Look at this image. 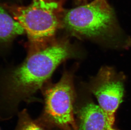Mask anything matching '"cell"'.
Here are the masks:
<instances>
[{
    "label": "cell",
    "instance_id": "cell-1",
    "mask_svg": "<svg viewBox=\"0 0 131 130\" xmlns=\"http://www.w3.org/2000/svg\"><path fill=\"white\" fill-rule=\"evenodd\" d=\"M77 55L66 39L53 41L44 47L29 50L24 63L10 71L3 82V98L10 109L30 100L49 79L59 64Z\"/></svg>",
    "mask_w": 131,
    "mask_h": 130
},
{
    "label": "cell",
    "instance_id": "cell-2",
    "mask_svg": "<svg viewBox=\"0 0 131 130\" xmlns=\"http://www.w3.org/2000/svg\"><path fill=\"white\" fill-rule=\"evenodd\" d=\"M61 28L71 36L115 49L128 48L131 41L125 36L115 12L107 0H93L64 10Z\"/></svg>",
    "mask_w": 131,
    "mask_h": 130
},
{
    "label": "cell",
    "instance_id": "cell-3",
    "mask_svg": "<svg viewBox=\"0 0 131 130\" xmlns=\"http://www.w3.org/2000/svg\"><path fill=\"white\" fill-rule=\"evenodd\" d=\"M4 5L26 32L29 50L44 47L54 40L65 10L60 1L32 0L27 6Z\"/></svg>",
    "mask_w": 131,
    "mask_h": 130
},
{
    "label": "cell",
    "instance_id": "cell-4",
    "mask_svg": "<svg viewBox=\"0 0 131 130\" xmlns=\"http://www.w3.org/2000/svg\"><path fill=\"white\" fill-rule=\"evenodd\" d=\"M44 95V109L38 121L47 128L77 130L74 118L75 95L72 74L65 72L58 82L46 87Z\"/></svg>",
    "mask_w": 131,
    "mask_h": 130
},
{
    "label": "cell",
    "instance_id": "cell-5",
    "mask_svg": "<svg viewBox=\"0 0 131 130\" xmlns=\"http://www.w3.org/2000/svg\"><path fill=\"white\" fill-rule=\"evenodd\" d=\"M125 79L122 73L110 66H103L91 79L88 86L113 125L115 113L124 97Z\"/></svg>",
    "mask_w": 131,
    "mask_h": 130
},
{
    "label": "cell",
    "instance_id": "cell-6",
    "mask_svg": "<svg viewBox=\"0 0 131 130\" xmlns=\"http://www.w3.org/2000/svg\"><path fill=\"white\" fill-rule=\"evenodd\" d=\"M77 130H116L99 105L93 102L83 104L77 112Z\"/></svg>",
    "mask_w": 131,
    "mask_h": 130
},
{
    "label": "cell",
    "instance_id": "cell-7",
    "mask_svg": "<svg viewBox=\"0 0 131 130\" xmlns=\"http://www.w3.org/2000/svg\"><path fill=\"white\" fill-rule=\"evenodd\" d=\"M25 32L20 24L0 4V43L10 42L16 36Z\"/></svg>",
    "mask_w": 131,
    "mask_h": 130
},
{
    "label": "cell",
    "instance_id": "cell-8",
    "mask_svg": "<svg viewBox=\"0 0 131 130\" xmlns=\"http://www.w3.org/2000/svg\"><path fill=\"white\" fill-rule=\"evenodd\" d=\"M15 130H49L38 120L31 118L26 110L19 114L18 120Z\"/></svg>",
    "mask_w": 131,
    "mask_h": 130
},
{
    "label": "cell",
    "instance_id": "cell-9",
    "mask_svg": "<svg viewBox=\"0 0 131 130\" xmlns=\"http://www.w3.org/2000/svg\"><path fill=\"white\" fill-rule=\"evenodd\" d=\"M77 1H78V2L80 3H82L83 4L88 2H87V0H77Z\"/></svg>",
    "mask_w": 131,
    "mask_h": 130
}]
</instances>
